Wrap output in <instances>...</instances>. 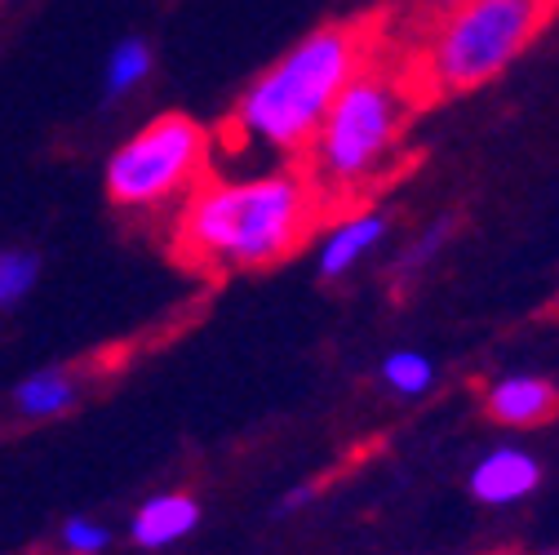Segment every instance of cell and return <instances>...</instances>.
<instances>
[{"label":"cell","mask_w":559,"mask_h":555,"mask_svg":"<svg viewBox=\"0 0 559 555\" xmlns=\"http://www.w3.org/2000/svg\"><path fill=\"white\" fill-rule=\"evenodd\" d=\"M320 200L302 174L200 187L178 223V258L195 271H249L289 258L316 227Z\"/></svg>","instance_id":"obj_1"},{"label":"cell","mask_w":559,"mask_h":555,"mask_svg":"<svg viewBox=\"0 0 559 555\" xmlns=\"http://www.w3.org/2000/svg\"><path fill=\"white\" fill-rule=\"evenodd\" d=\"M423 103L413 76L391 72L382 62H365L360 72L342 85V94L329 103L320 129L302 147L307 156V187L316 191L320 210L324 200H356L369 187H378L400 156V138Z\"/></svg>","instance_id":"obj_2"},{"label":"cell","mask_w":559,"mask_h":555,"mask_svg":"<svg viewBox=\"0 0 559 555\" xmlns=\"http://www.w3.org/2000/svg\"><path fill=\"white\" fill-rule=\"evenodd\" d=\"M373 58L369 27H320L249 85L231 133L249 147L298 156L320 129L329 103Z\"/></svg>","instance_id":"obj_3"},{"label":"cell","mask_w":559,"mask_h":555,"mask_svg":"<svg viewBox=\"0 0 559 555\" xmlns=\"http://www.w3.org/2000/svg\"><path fill=\"white\" fill-rule=\"evenodd\" d=\"M555 0H457L444 10L431 45L417 58L413 85L423 98L466 94L493 81L537 40Z\"/></svg>","instance_id":"obj_4"},{"label":"cell","mask_w":559,"mask_h":555,"mask_svg":"<svg viewBox=\"0 0 559 555\" xmlns=\"http://www.w3.org/2000/svg\"><path fill=\"white\" fill-rule=\"evenodd\" d=\"M209 161V133L191 116H156L107 161V196L120 210H160L187 196Z\"/></svg>","instance_id":"obj_5"},{"label":"cell","mask_w":559,"mask_h":555,"mask_svg":"<svg viewBox=\"0 0 559 555\" xmlns=\"http://www.w3.org/2000/svg\"><path fill=\"white\" fill-rule=\"evenodd\" d=\"M537 484H542V462L524 449H511V445L484 453L471 471V494L488 507H511V503L528 498Z\"/></svg>","instance_id":"obj_6"},{"label":"cell","mask_w":559,"mask_h":555,"mask_svg":"<svg viewBox=\"0 0 559 555\" xmlns=\"http://www.w3.org/2000/svg\"><path fill=\"white\" fill-rule=\"evenodd\" d=\"M488 413L507 427H537L555 413V387L533 374H511L488 387Z\"/></svg>","instance_id":"obj_7"},{"label":"cell","mask_w":559,"mask_h":555,"mask_svg":"<svg viewBox=\"0 0 559 555\" xmlns=\"http://www.w3.org/2000/svg\"><path fill=\"white\" fill-rule=\"evenodd\" d=\"M382 232H386V219L373 214V210L342 219V223L324 236V245H320V275H324V281H337V275H346L365 253L378 249Z\"/></svg>","instance_id":"obj_8"},{"label":"cell","mask_w":559,"mask_h":555,"mask_svg":"<svg viewBox=\"0 0 559 555\" xmlns=\"http://www.w3.org/2000/svg\"><path fill=\"white\" fill-rule=\"evenodd\" d=\"M195 520H200V507L187 494H156V498H147L143 507H138L129 533H133L138 546L156 551V546H169V542L187 538L195 529Z\"/></svg>","instance_id":"obj_9"},{"label":"cell","mask_w":559,"mask_h":555,"mask_svg":"<svg viewBox=\"0 0 559 555\" xmlns=\"http://www.w3.org/2000/svg\"><path fill=\"white\" fill-rule=\"evenodd\" d=\"M72 400H76V382L58 369L36 374L14 391V404H19V413H27V418H58V413L72 409Z\"/></svg>","instance_id":"obj_10"},{"label":"cell","mask_w":559,"mask_h":555,"mask_svg":"<svg viewBox=\"0 0 559 555\" xmlns=\"http://www.w3.org/2000/svg\"><path fill=\"white\" fill-rule=\"evenodd\" d=\"M40 275V258L27 249H0V307H14Z\"/></svg>","instance_id":"obj_11"},{"label":"cell","mask_w":559,"mask_h":555,"mask_svg":"<svg viewBox=\"0 0 559 555\" xmlns=\"http://www.w3.org/2000/svg\"><path fill=\"white\" fill-rule=\"evenodd\" d=\"M152 72V49L143 40H120V49L107 62V94H129Z\"/></svg>","instance_id":"obj_12"},{"label":"cell","mask_w":559,"mask_h":555,"mask_svg":"<svg viewBox=\"0 0 559 555\" xmlns=\"http://www.w3.org/2000/svg\"><path fill=\"white\" fill-rule=\"evenodd\" d=\"M382 378L404 391V395H417V391H427L436 382V365L423 356V352H391L382 361Z\"/></svg>","instance_id":"obj_13"},{"label":"cell","mask_w":559,"mask_h":555,"mask_svg":"<svg viewBox=\"0 0 559 555\" xmlns=\"http://www.w3.org/2000/svg\"><path fill=\"white\" fill-rule=\"evenodd\" d=\"M107 542H111V533L98 520H90V516H76V520L62 524L67 555H98V551H107Z\"/></svg>","instance_id":"obj_14"},{"label":"cell","mask_w":559,"mask_h":555,"mask_svg":"<svg viewBox=\"0 0 559 555\" xmlns=\"http://www.w3.org/2000/svg\"><path fill=\"white\" fill-rule=\"evenodd\" d=\"M316 498V484H298L294 494H285V503H280V516H289V511H298V507H307Z\"/></svg>","instance_id":"obj_15"},{"label":"cell","mask_w":559,"mask_h":555,"mask_svg":"<svg viewBox=\"0 0 559 555\" xmlns=\"http://www.w3.org/2000/svg\"><path fill=\"white\" fill-rule=\"evenodd\" d=\"M440 240H444V227H436V232H431L427 240H417V245H413V253H408V262L417 267V262H423V258H431V253L440 249Z\"/></svg>","instance_id":"obj_16"}]
</instances>
